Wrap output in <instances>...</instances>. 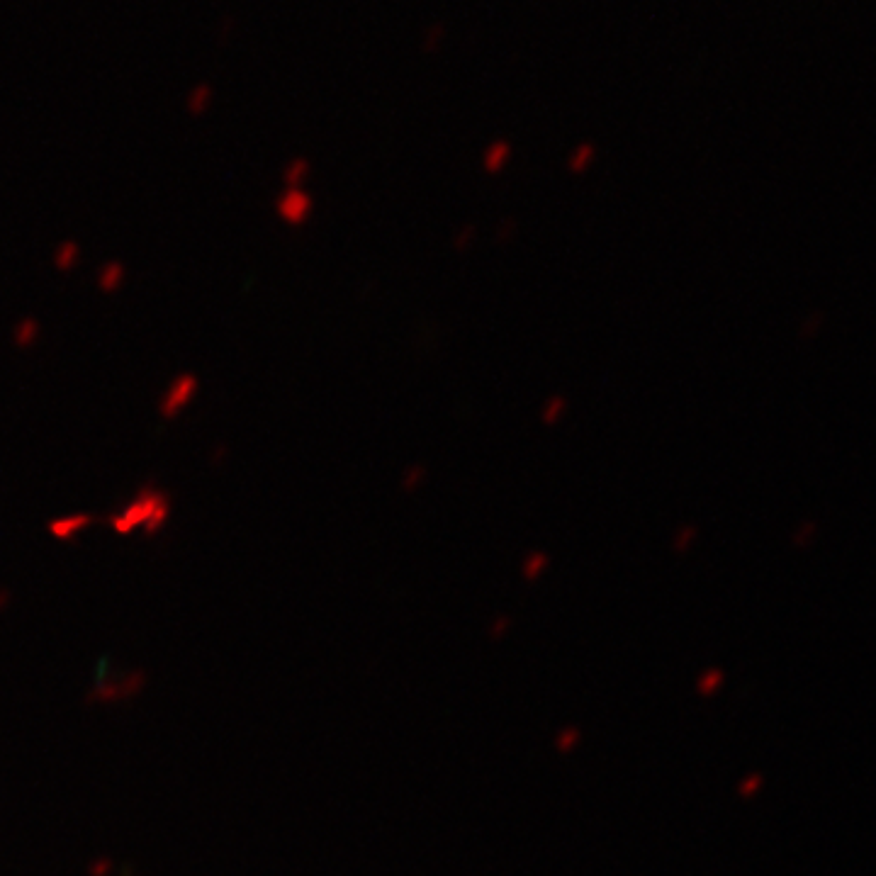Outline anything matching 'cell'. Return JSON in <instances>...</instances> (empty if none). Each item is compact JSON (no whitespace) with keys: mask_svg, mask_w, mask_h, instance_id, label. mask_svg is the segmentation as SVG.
Returning <instances> with one entry per match:
<instances>
[{"mask_svg":"<svg viewBox=\"0 0 876 876\" xmlns=\"http://www.w3.org/2000/svg\"><path fill=\"white\" fill-rule=\"evenodd\" d=\"M193 392H195V380L190 378V375H185V378L178 380V385L173 387V392H171V395H168V400L164 402V414H166V417H173V414H176L178 409H181L183 404L188 402L190 397H193Z\"/></svg>","mask_w":876,"mask_h":876,"instance_id":"6da1fadb","label":"cell"},{"mask_svg":"<svg viewBox=\"0 0 876 876\" xmlns=\"http://www.w3.org/2000/svg\"><path fill=\"white\" fill-rule=\"evenodd\" d=\"M443 37H446V27H443V25H431L429 30L424 32V47L426 49H434L436 42H441Z\"/></svg>","mask_w":876,"mask_h":876,"instance_id":"7a4b0ae2","label":"cell"},{"mask_svg":"<svg viewBox=\"0 0 876 876\" xmlns=\"http://www.w3.org/2000/svg\"><path fill=\"white\" fill-rule=\"evenodd\" d=\"M105 273H108V275H105V278H103V288L105 290H112V288H115V280H117V283H120V273H122L120 266H110Z\"/></svg>","mask_w":876,"mask_h":876,"instance_id":"3957f363","label":"cell"},{"mask_svg":"<svg viewBox=\"0 0 876 876\" xmlns=\"http://www.w3.org/2000/svg\"><path fill=\"white\" fill-rule=\"evenodd\" d=\"M76 251H78V249H76V246H73V244L64 246V249H61V256H59V266H61V268H69L73 258H76Z\"/></svg>","mask_w":876,"mask_h":876,"instance_id":"277c9868","label":"cell"},{"mask_svg":"<svg viewBox=\"0 0 876 876\" xmlns=\"http://www.w3.org/2000/svg\"><path fill=\"white\" fill-rule=\"evenodd\" d=\"M35 329H37V327H35V324H32V322H27V324H25V327H22V331H25V334H22V336H18V341H20V344H22V346H25V344H27V339H30V336H32V334H35Z\"/></svg>","mask_w":876,"mask_h":876,"instance_id":"5b68a950","label":"cell"}]
</instances>
